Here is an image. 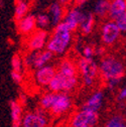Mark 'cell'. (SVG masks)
Instances as JSON below:
<instances>
[{"mask_svg":"<svg viewBox=\"0 0 126 127\" xmlns=\"http://www.w3.org/2000/svg\"><path fill=\"white\" fill-rule=\"evenodd\" d=\"M126 75L124 62L115 56H105L99 63V76L109 89L116 88Z\"/></svg>","mask_w":126,"mask_h":127,"instance_id":"1","label":"cell"},{"mask_svg":"<svg viewBox=\"0 0 126 127\" xmlns=\"http://www.w3.org/2000/svg\"><path fill=\"white\" fill-rule=\"evenodd\" d=\"M72 32L64 23L61 22L54 27L53 32L50 35L49 41L46 43L45 50L50 51L53 55L62 56L64 55L71 45Z\"/></svg>","mask_w":126,"mask_h":127,"instance_id":"2","label":"cell"},{"mask_svg":"<svg viewBox=\"0 0 126 127\" xmlns=\"http://www.w3.org/2000/svg\"><path fill=\"white\" fill-rule=\"evenodd\" d=\"M77 66L83 85L92 87L99 76V65L94 59H85L81 57L77 62Z\"/></svg>","mask_w":126,"mask_h":127,"instance_id":"3","label":"cell"},{"mask_svg":"<svg viewBox=\"0 0 126 127\" xmlns=\"http://www.w3.org/2000/svg\"><path fill=\"white\" fill-rule=\"evenodd\" d=\"M121 31L116 24L115 20L108 19L105 20L100 27V38L104 45L112 46L114 45L121 36Z\"/></svg>","mask_w":126,"mask_h":127,"instance_id":"4","label":"cell"},{"mask_svg":"<svg viewBox=\"0 0 126 127\" xmlns=\"http://www.w3.org/2000/svg\"><path fill=\"white\" fill-rule=\"evenodd\" d=\"M98 120H99L98 113L81 109L78 112L73 114L70 120V125L71 127H84V126L94 127L98 123Z\"/></svg>","mask_w":126,"mask_h":127,"instance_id":"5","label":"cell"},{"mask_svg":"<svg viewBox=\"0 0 126 127\" xmlns=\"http://www.w3.org/2000/svg\"><path fill=\"white\" fill-rule=\"evenodd\" d=\"M54 55L48 51V50H43L40 52H31L30 55L24 58L23 63L24 65L32 67L35 70H38L42 67L48 66L50 62L52 61Z\"/></svg>","mask_w":126,"mask_h":127,"instance_id":"6","label":"cell"},{"mask_svg":"<svg viewBox=\"0 0 126 127\" xmlns=\"http://www.w3.org/2000/svg\"><path fill=\"white\" fill-rule=\"evenodd\" d=\"M49 118L46 112L41 109L26 112L23 116L22 127H48Z\"/></svg>","mask_w":126,"mask_h":127,"instance_id":"7","label":"cell"},{"mask_svg":"<svg viewBox=\"0 0 126 127\" xmlns=\"http://www.w3.org/2000/svg\"><path fill=\"white\" fill-rule=\"evenodd\" d=\"M50 35L46 30L36 29L32 34L27 36L26 44L30 52H40L46 47V43L49 41Z\"/></svg>","mask_w":126,"mask_h":127,"instance_id":"8","label":"cell"},{"mask_svg":"<svg viewBox=\"0 0 126 127\" xmlns=\"http://www.w3.org/2000/svg\"><path fill=\"white\" fill-rule=\"evenodd\" d=\"M72 108V99L67 93H56L55 100L50 112L55 116L64 115Z\"/></svg>","mask_w":126,"mask_h":127,"instance_id":"9","label":"cell"},{"mask_svg":"<svg viewBox=\"0 0 126 127\" xmlns=\"http://www.w3.org/2000/svg\"><path fill=\"white\" fill-rule=\"evenodd\" d=\"M86 14L84 11H82L79 7H73L66 11L65 17L63 19V23H64L71 31H75L80 27L81 23L86 17Z\"/></svg>","mask_w":126,"mask_h":127,"instance_id":"10","label":"cell"},{"mask_svg":"<svg viewBox=\"0 0 126 127\" xmlns=\"http://www.w3.org/2000/svg\"><path fill=\"white\" fill-rule=\"evenodd\" d=\"M56 74H57V68L52 65H48L35 71L34 80L36 84L40 87H49L50 83L52 82Z\"/></svg>","mask_w":126,"mask_h":127,"instance_id":"11","label":"cell"},{"mask_svg":"<svg viewBox=\"0 0 126 127\" xmlns=\"http://www.w3.org/2000/svg\"><path fill=\"white\" fill-rule=\"evenodd\" d=\"M16 28L18 30V32L24 36H29L30 34H32L37 29L35 16L32 14L26 15L25 17H23L17 21Z\"/></svg>","mask_w":126,"mask_h":127,"instance_id":"12","label":"cell"},{"mask_svg":"<svg viewBox=\"0 0 126 127\" xmlns=\"http://www.w3.org/2000/svg\"><path fill=\"white\" fill-rule=\"evenodd\" d=\"M103 101H104V93H103V91L98 90L96 92H94L84 102L81 109L98 113V111L101 109V107L103 105Z\"/></svg>","mask_w":126,"mask_h":127,"instance_id":"13","label":"cell"},{"mask_svg":"<svg viewBox=\"0 0 126 127\" xmlns=\"http://www.w3.org/2000/svg\"><path fill=\"white\" fill-rule=\"evenodd\" d=\"M10 117H11V127H22L23 120V108L22 104L17 100H10Z\"/></svg>","mask_w":126,"mask_h":127,"instance_id":"14","label":"cell"},{"mask_svg":"<svg viewBox=\"0 0 126 127\" xmlns=\"http://www.w3.org/2000/svg\"><path fill=\"white\" fill-rule=\"evenodd\" d=\"M49 12L52 19V24L54 26H57L61 22H63V19L65 17L66 11L64 10V7L60 2H53L49 6Z\"/></svg>","mask_w":126,"mask_h":127,"instance_id":"15","label":"cell"},{"mask_svg":"<svg viewBox=\"0 0 126 127\" xmlns=\"http://www.w3.org/2000/svg\"><path fill=\"white\" fill-rule=\"evenodd\" d=\"M124 13H126V0H110V19L116 20Z\"/></svg>","mask_w":126,"mask_h":127,"instance_id":"16","label":"cell"},{"mask_svg":"<svg viewBox=\"0 0 126 127\" xmlns=\"http://www.w3.org/2000/svg\"><path fill=\"white\" fill-rule=\"evenodd\" d=\"M96 24V19H95V15L94 13H87L86 17L83 20V22L80 25V31L83 35H89L92 33V31L94 30V27H95Z\"/></svg>","mask_w":126,"mask_h":127,"instance_id":"17","label":"cell"},{"mask_svg":"<svg viewBox=\"0 0 126 127\" xmlns=\"http://www.w3.org/2000/svg\"><path fill=\"white\" fill-rule=\"evenodd\" d=\"M110 0H97L94 5V15L99 18L109 17Z\"/></svg>","mask_w":126,"mask_h":127,"instance_id":"18","label":"cell"},{"mask_svg":"<svg viewBox=\"0 0 126 127\" xmlns=\"http://www.w3.org/2000/svg\"><path fill=\"white\" fill-rule=\"evenodd\" d=\"M29 5L25 0H16L14 8V18L17 21L28 15Z\"/></svg>","mask_w":126,"mask_h":127,"instance_id":"19","label":"cell"},{"mask_svg":"<svg viewBox=\"0 0 126 127\" xmlns=\"http://www.w3.org/2000/svg\"><path fill=\"white\" fill-rule=\"evenodd\" d=\"M55 96H56V93H53L50 91L44 93L39 99V109L45 111V112H49L53 106Z\"/></svg>","mask_w":126,"mask_h":127,"instance_id":"20","label":"cell"},{"mask_svg":"<svg viewBox=\"0 0 126 127\" xmlns=\"http://www.w3.org/2000/svg\"><path fill=\"white\" fill-rule=\"evenodd\" d=\"M36 26L37 29H43L46 30V28L50 27V25L52 24V19L50 14H46V13H39L37 14L36 16Z\"/></svg>","mask_w":126,"mask_h":127,"instance_id":"21","label":"cell"},{"mask_svg":"<svg viewBox=\"0 0 126 127\" xmlns=\"http://www.w3.org/2000/svg\"><path fill=\"white\" fill-rule=\"evenodd\" d=\"M22 66H23V60L20 57L19 54H14L11 59V68L13 72L16 73H21L22 71Z\"/></svg>","mask_w":126,"mask_h":127,"instance_id":"22","label":"cell"},{"mask_svg":"<svg viewBox=\"0 0 126 127\" xmlns=\"http://www.w3.org/2000/svg\"><path fill=\"white\" fill-rule=\"evenodd\" d=\"M104 127H126L123 118L120 115H114L110 118Z\"/></svg>","mask_w":126,"mask_h":127,"instance_id":"23","label":"cell"},{"mask_svg":"<svg viewBox=\"0 0 126 127\" xmlns=\"http://www.w3.org/2000/svg\"><path fill=\"white\" fill-rule=\"evenodd\" d=\"M96 55V50L92 45H84L82 47V58L85 59H93V57Z\"/></svg>","mask_w":126,"mask_h":127,"instance_id":"24","label":"cell"},{"mask_svg":"<svg viewBox=\"0 0 126 127\" xmlns=\"http://www.w3.org/2000/svg\"><path fill=\"white\" fill-rule=\"evenodd\" d=\"M115 22L118 25L121 32L122 33H126V13H124L123 15H121L120 17H118L115 20Z\"/></svg>","mask_w":126,"mask_h":127,"instance_id":"25","label":"cell"},{"mask_svg":"<svg viewBox=\"0 0 126 127\" xmlns=\"http://www.w3.org/2000/svg\"><path fill=\"white\" fill-rule=\"evenodd\" d=\"M11 79H12V81L15 84L20 85L22 83V81H23V76H22L21 73H16V72L11 71Z\"/></svg>","mask_w":126,"mask_h":127,"instance_id":"26","label":"cell"},{"mask_svg":"<svg viewBox=\"0 0 126 127\" xmlns=\"http://www.w3.org/2000/svg\"><path fill=\"white\" fill-rule=\"evenodd\" d=\"M117 100H118V101L126 100V86H125L124 88H122V89L118 92V95H117Z\"/></svg>","mask_w":126,"mask_h":127,"instance_id":"27","label":"cell"},{"mask_svg":"<svg viewBox=\"0 0 126 127\" xmlns=\"http://www.w3.org/2000/svg\"><path fill=\"white\" fill-rule=\"evenodd\" d=\"M88 1H89V0H75L74 3L76 5V7H80V6L84 5V4H86Z\"/></svg>","mask_w":126,"mask_h":127,"instance_id":"28","label":"cell"},{"mask_svg":"<svg viewBox=\"0 0 126 127\" xmlns=\"http://www.w3.org/2000/svg\"><path fill=\"white\" fill-rule=\"evenodd\" d=\"M72 1H75V0H59V2L61 4H68V3L72 2Z\"/></svg>","mask_w":126,"mask_h":127,"instance_id":"29","label":"cell"},{"mask_svg":"<svg viewBox=\"0 0 126 127\" xmlns=\"http://www.w3.org/2000/svg\"><path fill=\"white\" fill-rule=\"evenodd\" d=\"M0 8H1V9L4 8V2H3V0H0Z\"/></svg>","mask_w":126,"mask_h":127,"instance_id":"30","label":"cell"},{"mask_svg":"<svg viewBox=\"0 0 126 127\" xmlns=\"http://www.w3.org/2000/svg\"><path fill=\"white\" fill-rule=\"evenodd\" d=\"M84 127H90V126H84Z\"/></svg>","mask_w":126,"mask_h":127,"instance_id":"31","label":"cell"},{"mask_svg":"<svg viewBox=\"0 0 126 127\" xmlns=\"http://www.w3.org/2000/svg\"><path fill=\"white\" fill-rule=\"evenodd\" d=\"M125 116H126V111H125Z\"/></svg>","mask_w":126,"mask_h":127,"instance_id":"32","label":"cell"}]
</instances>
